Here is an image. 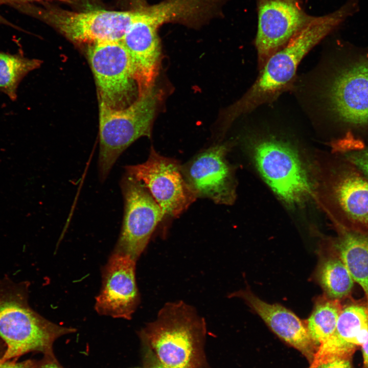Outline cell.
I'll return each mask as SVG.
<instances>
[{
    "instance_id": "obj_26",
    "label": "cell",
    "mask_w": 368,
    "mask_h": 368,
    "mask_svg": "<svg viewBox=\"0 0 368 368\" xmlns=\"http://www.w3.org/2000/svg\"><path fill=\"white\" fill-rule=\"evenodd\" d=\"M363 357L362 368H368V341L361 346Z\"/></svg>"
},
{
    "instance_id": "obj_6",
    "label": "cell",
    "mask_w": 368,
    "mask_h": 368,
    "mask_svg": "<svg viewBox=\"0 0 368 368\" xmlns=\"http://www.w3.org/2000/svg\"><path fill=\"white\" fill-rule=\"evenodd\" d=\"M13 8L53 25L73 41L91 44L121 41L134 18V10L75 12L30 3L17 4Z\"/></svg>"
},
{
    "instance_id": "obj_13",
    "label": "cell",
    "mask_w": 368,
    "mask_h": 368,
    "mask_svg": "<svg viewBox=\"0 0 368 368\" xmlns=\"http://www.w3.org/2000/svg\"><path fill=\"white\" fill-rule=\"evenodd\" d=\"M226 151L225 145H216L181 167L183 175L196 197L207 198L218 204H229L233 201V182L225 158Z\"/></svg>"
},
{
    "instance_id": "obj_22",
    "label": "cell",
    "mask_w": 368,
    "mask_h": 368,
    "mask_svg": "<svg viewBox=\"0 0 368 368\" xmlns=\"http://www.w3.org/2000/svg\"><path fill=\"white\" fill-rule=\"evenodd\" d=\"M334 150L368 179V146L359 139H339L332 144Z\"/></svg>"
},
{
    "instance_id": "obj_11",
    "label": "cell",
    "mask_w": 368,
    "mask_h": 368,
    "mask_svg": "<svg viewBox=\"0 0 368 368\" xmlns=\"http://www.w3.org/2000/svg\"><path fill=\"white\" fill-rule=\"evenodd\" d=\"M258 24L255 47L260 70L273 54L282 49L314 17L298 2L258 0Z\"/></svg>"
},
{
    "instance_id": "obj_25",
    "label": "cell",
    "mask_w": 368,
    "mask_h": 368,
    "mask_svg": "<svg viewBox=\"0 0 368 368\" xmlns=\"http://www.w3.org/2000/svg\"><path fill=\"white\" fill-rule=\"evenodd\" d=\"M27 362L30 368H62L52 361H42L38 364L33 363L30 361Z\"/></svg>"
},
{
    "instance_id": "obj_24",
    "label": "cell",
    "mask_w": 368,
    "mask_h": 368,
    "mask_svg": "<svg viewBox=\"0 0 368 368\" xmlns=\"http://www.w3.org/2000/svg\"><path fill=\"white\" fill-rule=\"evenodd\" d=\"M1 356H0L1 357ZM0 368H30L27 361L16 362L8 360L4 362L0 361Z\"/></svg>"
},
{
    "instance_id": "obj_27",
    "label": "cell",
    "mask_w": 368,
    "mask_h": 368,
    "mask_svg": "<svg viewBox=\"0 0 368 368\" xmlns=\"http://www.w3.org/2000/svg\"><path fill=\"white\" fill-rule=\"evenodd\" d=\"M6 25L12 28H14L15 29L20 30V28L17 26L14 25L10 21H9L8 20L6 19L3 16H2L0 14V25Z\"/></svg>"
},
{
    "instance_id": "obj_7",
    "label": "cell",
    "mask_w": 368,
    "mask_h": 368,
    "mask_svg": "<svg viewBox=\"0 0 368 368\" xmlns=\"http://www.w3.org/2000/svg\"><path fill=\"white\" fill-rule=\"evenodd\" d=\"M258 170L273 191L284 202L294 205L312 193L307 173L298 155L289 146L274 140H264L255 146Z\"/></svg>"
},
{
    "instance_id": "obj_12",
    "label": "cell",
    "mask_w": 368,
    "mask_h": 368,
    "mask_svg": "<svg viewBox=\"0 0 368 368\" xmlns=\"http://www.w3.org/2000/svg\"><path fill=\"white\" fill-rule=\"evenodd\" d=\"M135 263L128 255L111 254L102 270V287L95 305L98 314L131 319L140 300Z\"/></svg>"
},
{
    "instance_id": "obj_30",
    "label": "cell",
    "mask_w": 368,
    "mask_h": 368,
    "mask_svg": "<svg viewBox=\"0 0 368 368\" xmlns=\"http://www.w3.org/2000/svg\"><path fill=\"white\" fill-rule=\"evenodd\" d=\"M39 1H42V0H39ZM65 1H66V0H65Z\"/></svg>"
},
{
    "instance_id": "obj_28",
    "label": "cell",
    "mask_w": 368,
    "mask_h": 368,
    "mask_svg": "<svg viewBox=\"0 0 368 368\" xmlns=\"http://www.w3.org/2000/svg\"><path fill=\"white\" fill-rule=\"evenodd\" d=\"M151 368H167L163 365H162L158 361L154 363Z\"/></svg>"
},
{
    "instance_id": "obj_1",
    "label": "cell",
    "mask_w": 368,
    "mask_h": 368,
    "mask_svg": "<svg viewBox=\"0 0 368 368\" xmlns=\"http://www.w3.org/2000/svg\"><path fill=\"white\" fill-rule=\"evenodd\" d=\"M348 17V12L343 7L325 15L314 16L285 46L269 57L255 83L225 110L221 117L223 126L260 105L272 102L290 88L305 56Z\"/></svg>"
},
{
    "instance_id": "obj_17",
    "label": "cell",
    "mask_w": 368,
    "mask_h": 368,
    "mask_svg": "<svg viewBox=\"0 0 368 368\" xmlns=\"http://www.w3.org/2000/svg\"><path fill=\"white\" fill-rule=\"evenodd\" d=\"M333 193L348 228L368 233V179L348 162L338 175Z\"/></svg>"
},
{
    "instance_id": "obj_3",
    "label": "cell",
    "mask_w": 368,
    "mask_h": 368,
    "mask_svg": "<svg viewBox=\"0 0 368 368\" xmlns=\"http://www.w3.org/2000/svg\"><path fill=\"white\" fill-rule=\"evenodd\" d=\"M206 324L192 306L181 301L168 303L140 336L167 368H205Z\"/></svg>"
},
{
    "instance_id": "obj_20",
    "label": "cell",
    "mask_w": 368,
    "mask_h": 368,
    "mask_svg": "<svg viewBox=\"0 0 368 368\" xmlns=\"http://www.w3.org/2000/svg\"><path fill=\"white\" fill-rule=\"evenodd\" d=\"M341 310L338 300L330 298L316 304L308 319L306 327L309 335L317 348L334 332Z\"/></svg>"
},
{
    "instance_id": "obj_10",
    "label": "cell",
    "mask_w": 368,
    "mask_h": 368,
    "mask_svg": "<svg viewBox=\"0 0 368 368\" xmlns=\"http://www.w3.org/2000/svg\"><path fill=\"white\" fill-rule=\"evenodd\" d=\"M87 55L99 101L114 109H122L132 103L137 87L128 53L122 42L92 43Z\"/></svg>"
},
{
    "instance_id": "obj_23",
    "label": "cell",
    "mask_w": 368,
    "mask_h": 368,
    "mask_svg": "<svg viewBox=\"0 0 368 368\" xmlns=\"http://www.w3.org/2000/svg\"><path fill=\"white\" fill-rule=\"evenodd\" d=\"M314 368H353L350 359H338L321 363Z\"/></svg>"
},
{
    "instance_id": "obj_5",
    "label": "cell",
    "mask_w": 368,
    "mask_h": 368,
    "mask_svg": "<svg viewBox=\"0 0 368 368\" xmlns=\"http://www.w3.org/2000/svg\"><path fill=\"white\" fill-rule=\"evenodd\" d=\"M160 96L154 87L122 109L112 108L99 101L98 167L101 181L106 178L117 159L132 143L142 136H151Z\"/></svg>"
},
{
    "instance_id": "obj_4",
    "label": "cell",
    "mask_w": 368,
    "mask_h": 368,
    "mask_svg": "<svg viewBox=\"0 0 368 368\" xmlns=\"http://www.w3.org/2000/svg\"><path fill=\"white\" fill-rule=\"evenodd\" d=\"M29 287L28 282L0 276V337L6 347L2 362L30 352H49L57 338L74 332L34 311L29 303Z\"/></svg>"
},
{
    "instance_id": "obj_15",
    "label": "cell",
    "mask_w": 368,
    "mask_h": 368,
    "mask_svg": "<svg viewBox=\"0 0 368 368\" xmlns=\"http://www.w3.org/2000/svg\"><path fill=\"white\" fill-rule=\"evenodd\" d=\"M157 30L135 19L121 41L129 56L138 96L154 87L158 74L161 52Z\"/></svg>"
},
{
    "instance_id": "obj_29",
    "label": "cell",
    "mask_w": 368,
    "mask_h": 368,
    "mask_svg": "<svg viewBox=\"0 0 368 368\" xmlns=\"http://www.w3.org/2000/svg\"><path fill=\"white\" fill-rule=\"evenodd\" d=\"M285 1H292V2H298V0H285Z\"/></svg>"
},
{
    "instance_id": "obj_2",
    "label": "cell",
    "mask_w": 368,
    "mask_h": 368,
    "mask_svg": "<svg viewBox=\"0 0 368 368\" xmlns=\"http://www.w3.org/2000/svg\"><path fill=\"white\" fill-rule=\"evenodd\" d=\"M319 88L324 114L343 128V137L368 132V49L343 44Z\"/></svg>"
},
{
    "instance_id": "obj_16",
    "label": "cell",
    "mask_w": 368,
    "mask_h": 368,
    "mask_svg": "<svg viewBox=\"0 0 368 368\" xmlns=\"http://www.w3.org/2000/svg\"><path fill=\"white\" fill-rule=\"evenodd\" d=\"M232 295L243 299L278 336L300 352L310 364L312 363L317 348L306 326L294 313L279 304L266 303L248 290Z\"/></svg>"
},
{
    "instance_id": "obj_9",
    "label": "cell",
    "mask_w": 368,
    "mask_h": 368,
    "mask_svg": "<svg viewBox=\"0 0 368 368\" xmlns=\"http://www.w3.org/2000/svg\"><path fill=\"white\" fill-rule=\"evenodd\" d=\"M120 184L124 212L121 231L113 252L128 255L136 261L165 215L141 182L126 174Z\"/></svg>"
},
{
    "instance_id": "obj_18",
    "label": "cell",
    "mask_w": 368,
    "mask_h": 368,
    "mask_svg": "<svg viewBox=\"0 0 368 368\" xmlns=\"http://www.w3.org/2000/svg\"><path fill=\"white\" fill-rule=\"evenodd\" d=\"M354 281L362 288L368 301V233L344 228L335 245Z\"/></svg>"
},
{
    "instance_id": "obj_21",
    "label": "cell",
    "mask_w": 368,
    "mask_h": 368,
    "mask_svg": "<svg viewBox=\"0 0 368 368\" xmlns=\"http://www.w3.org/2000/svg\"><path fill=\"white\" fill-rule=\"evenodd\" d=\"M318 279L327 295L338 300L349 294L354 282L342 261L337 258H329L322 263Z\"/></svg>"
},
{
    "instance_id": "obj_14",
    "label": "cell",
    "mask_w": 368,
    "mask_h": 368,
    "mask_svg": "<svg viewBox=\"0 0 368 368\" xmlns=\"http://www.w3.org/2000/svg\"><path fill=\"white\" fill-rule=\"evenodd\" d=\"M368 341V307L353 304L342 308L336 328L318 348L310 368L338 359H351Z\"/></svg>"
},
{
    "instance_id": "obj_19",
    "label": "cell",
    "mask_w": 368,
    "mask_h": 368,
    "mask_svg": "<svg viewBox=\"0 0 368 368\" xmlns=\"http://www.w3.org/2000/svg\"><path fill=\"white\" fill-rule=\"evenodd\" d=\"M42 61L0 51V91L11 100L17 99L18 87L25 77L38 68Z\"/></svg>"
},
{
    "instance_id": "obj_8",
    "label": "cell",
    "mask_w": 368,
    "mask_h": 368,
    "mask_svg": "<svg viewBox=\"0 0 368 368\" xmlns=\"http://www.w3.org/2000/svg\"><path fill=\"white\" fill-rule=\"evenodd\" d=\"M125 169L127 174L148 190L165 216L178 217L197 198L187 183L179 164L159 154L153 147L146 162L127 166Z\"/></svg>"
}]
</instances>
